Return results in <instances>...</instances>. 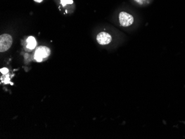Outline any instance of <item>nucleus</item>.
<instances>
[{
	"label": "nucleus",
	"instance_id": "obj_1",
	"mask_svg": "<svg viewBox=\"0 0 185 139\" xmlns=\"http://www.w3.org/2000/svg\"><path fill=\"white\" fill-rule=\"evenodd\" d=\"M51 54L50 49L46 46H39L35 50L34 58L38 62H42L44 59L48 58Z\"/></svg>",
	"mask_w": 185,
	"mask_h": 139
},
{
	"label": "nucleus",
	"instance_id": "obj_2",
	"mask_svg": "<svg viewBox=\"0 0 185 139\" xmlns=\"http://www.w3.org/2000/svg\"><path fill=\"white\" fill-rule=\"evenodd\" d=\"M12 38L8 34H3L0 37V52H4L9 49L12 44Z\"/></svg>",
	"mask_w": 185,
	"mask_h": 139
},
{
	"label": "nucleus",
	"instance_id": "obj_3",
	"mask_svg": "<svg viewBox=\"0 0 185 139\" xmlns=\"http://www.w3.org/2000/svg\"><path fill=\"white\" fill-rule=\"evenodd\" d=\"M119 22L123 27H129L132 24L134 19L132 14L125 12H120L119 15Z\"/></svg>",
	"mask_w": 185,
	"mask_h": 139
},
{
	"label": "nucleus",
	"instance_id": "obj_4",
	"mask_svg": "<svg viewBox=\"0 0 185 139\" xmlns=\"http://www.w3.org/2000/svg\"><path fill=\"white\" fill-rule=\"evenodd\" d=\"M112 40V37L108 33L101 32L97 36V40L100 45H106L110 43Z\"/></svg>",
	"mask_w": 185,
	"mask_h": 139
},
{
	"label": "nucleus",
	"instance_id": "obj_5",
	"mask_svg": "<svg viewBox=\"0 0 185 139\" xmlns=\"http://www.w3.org/2000/svg\"><path fill=\"white\" fill-rule=\"evenodd\" d=\"M37 45V41L33 36H30L27 40V48L28 50H33Z\"/></svg>",
	"mask_w": 185,
	"mask_h": 139
},
{
	"label": "nucleus",
	"instance_id": "obj_6",
	"mask_svg": "<svg viewBox=\"0 0 185 139\" xmlns=\"http://www.w3.org/2000/svg\"><path fill=\"white\" fill-rule=\"evenodd\" d=\"M61 3L63 5V6L64 7L68 4H69V5L72 4L73 3V0H61Z\"/></svg>",
	"mask_w": 185,
	"mask_h": 139
},
{
	"label": "nucleus",
	"instance_id": "obj_7",
	"mask_svg": "<svg viewBox=\"0 0 185 139\" xmlns=\"http://www.w3.org/2000/svg\"><path fill=\"white\" fill-rule=\"evenodd\" d=\"M0 71L3 74H7L9 72V69L7 68H4L1 69Z\"/></svg>",
	"mask_w": 185,
	"mask_h": 139
},
{
	"label": "nucleus",
	"instance_id": "obj_8",
	"mask_svg": "<svg viewBox=\"0 0 185 139\" xmlns=\"http://www.w3.org/2000/svg\"><path fill=\"white\" fill-rule=\"evenodd\" d=\"M35 2H38V3H40V2H42L43 1V0H34Z\"/></svg>",
	"mask_w": 185,
	"mask_h": 139
}]
</instances>
